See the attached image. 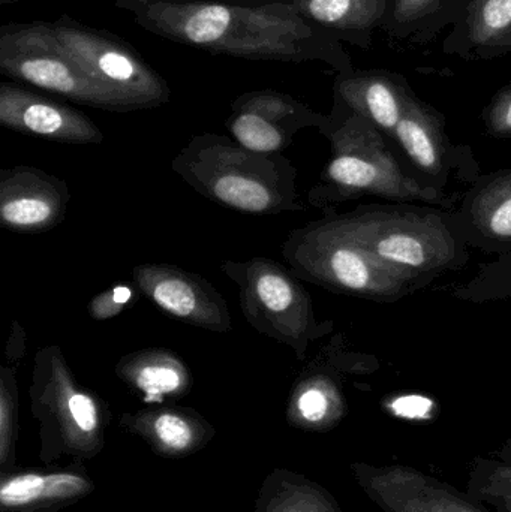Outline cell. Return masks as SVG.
Here are the masks:
<instances>
[{
    "mask_svg": "<svg viewBox=\"0 0 511 512\" xmlns=\"http://www.w3.org/2000/svg\"><path fill=\"white\" fill-rule=\"evenodd\" d=\"M119 5L149 32L212 53L273 62L315 57V30L293 3L236 6L119 0Z\"/></svg>",
    "mask_w": 511,
    "mask_h": 512,
    "instance_id": "obj_1",
    "label": "cell"
},
{
    "mask_svg": "<svg viewBox=\"0 0 511 512\" xmlns=\"http://www.w3.org/2000/svg\"><path fill=\"white\" fill-rule=\"evenodd\" d=\"M320 132L329 138L330 159L308 194L317 209L363 197L444 210L458 207L461 194L422 185L405 167L392 141L353 111L344 107L335 111Z\"/></svg>",
    "mask_w": 511,
    "mask_h": 512,
    "instance_id": "obj_2",
    "label": "cell"
},
{
    "mask_svg": "<svg viewBox=\"0 0 511 512\" xmlns=\"http://www.w3.org/2000/svg\"><path fill=\"white\" fill-rule=\"evenodd\" d=\"M327 209L357 245L422 289L470 262L455 210L411 203L366 204L347 213Z\"/></svg>",
    "mask_w": 511,
    "mask_h": 512,
    "instance_id": "obj_3",
    "label": "cell"
},
{
    "mask_svg": "<svg viewBox=\"0 0 511 512\" xmlns=\"http://www.w3.org/2000/svg\"><path fill=\"white\" fill-rule=\"evenodd\" d=\"M173 170L194 191L251 215L299 212L297 170L284 156L257 153L222 135L204 134L176 156Z\"/></svg>",
    "mask_w": 511,
    "mask_h": 512,
    "instance_id": "obj_4",
    "label": "cell"
},
{
    "mask_svg": "<svg viewBox=\"0 0 511 512\" xmlns=\"http://www.w3.org/2000/svg\"><path fill=\"white\" fill-rule=\"evenodd\" d=\"M321 212L323 218L294 230L282 246L300 280L380 304L396 303L422 289L357 245L327 207Z\"/></svg>",
    "mask_w": 511,
    "mask_h": 512,
    "instance_id": "obj_5",
    "label": "cell"
},
{
    "mask_svg": "<svg viewBox=\"0 0 511 512\" xmlns=\"http://www.w3.org/2000/svg\"><path fill=\"white\" fill-rule=\"evenodd\" d=\"M221 270L239 286L240 307L249 325L290 346L299 360H305L311 343L335 330V322L317 318L311 295L299 277L279 262L260 256L245 262L225 261Z\"/></svg>",
    "mask_w": 511,
    "mask_h": 512,
    "instance_id": "obj_6",
    "label": "cell"
},
{
    "mask_svg": "<svg viewBox=\"0 0 511 512\" xmlns=\"http://www.w3.org/2000/svg\"><path fill=\"white\" fill-rule=\"evenodd\" d=\"M51 26L72 59L123 111L155 108L170 101L167 81L131 45L69 17Z\"/></svg>",
    "mask_w": 511,
    "mask_h": 512,
    "instance_id": "obj_7",
    "label": "cell"
},
{
    "mask_svg": "<svg viewBox=\"0 0 511 512\" xmlns=\"http://www.w3.org/2000/svg\"><path fill=\"white\" fill-rule=\"evenodd\" d=\"M0 71L78 104L123 111L72 59L45 21L5 24L0 29Z\"/></svg>",
    "mask_w": 511,
    "mask_h": 512,
    "instance_id": "obj_8",
    "label": "cell"
},
{
    "mask_svg": "<svg viewBox=\"0 0 511 512\" xmlns=\"http://www.w3.org/2000/svg\"><path fill=\"white\" fill-rule=\"evenodd\" d=\"M405 167L428 188L447 192L453 183L471 185L482 174L473 149L453 143L438 111L411 96L392 140Z\"/></svg>",
    "mask_w": 511,
    "mask_h": 512,
    "instance_id": "obj_9",
    "label": "cell"
},
{
    "mask_svg": "<svg viewBox=\"0 0 511 512\" xmlns=\"http://www.w3.org/2000/svg\"><path fill=\"white\" fill-rule=\"evenodd\" d=\"M357 483L383 512H489L467 492L411 466L356 463Z\"/></svg>",
    "mask_w": 511,
    "mask_h": 512,
    "instance_id": "obj_10",
    "label": "cell"
},
{
    "mask_svg": "<svg viewBox=\"0 0 511 512\" xmlns=\"http://www.w3.org/2000/svg\"><path fill=\"white\" fill-rule=\"evenodd\" d=\"M138 291L168 315L215 333L231 330V315L221 292L204 277L176 265L141 264L132 268Z\"/></svg>",
    "mask_w": 511,
    "mask_h": 512,
    "instance_id": "obj_11",
    "label": "cell"
},
{
    "mask_svg": "<svg viewBox=\"0 0 511 512\" xmlns=\"http://www.w3.org/2000/svg\"><path fill=\"white\" fill-rule=\"evenodd\" d=\"M327 117L309 110L285 93L273 90L246 93L234 101L227 122L233 140L257 153H278L290 146L303 128L323 129Z\"/></svg>",
    "mask_w": 511,
    "mask_h": 512,
    "instance_id": "obj_12",
    "label": "cell"
},
{
    "mask_svg": "<svg viewBox=\"0 0 511 512\" xmlns=\"http://www.w3.org/2000/svg\"><path fill=\"white\" fill-rule=\"evenodd\" d=\"M71 192L63 180L32 167L0 173V224L17 233H44L62 224Z\"/></svg>",
    "mask_w": 511,
    "mask_h": 512,
    "instance_id": "obj_13",
    "label": "cell"
},
{
    "mask_svg": "<svg viewBox=\"0 0 511 512\" xmlns=\"http://www.w3.org/2000/svg\"><path fill=\"white\" fill-rule=\"evenodd\" d=\"M468 248L489 256L511 252V170L480 174L461 194L455 210Z\"/></svg>",
    "mask_w": 511,
    "mask_h": 512,
    "instance_id": "obj_14",
    "label": "cell"
},
{
    "mask_svg": "<svg viewBox=\"0 0 511 512\" xmlns=\"http://www.w3.org/2000/svg\"><path fill=\"white\" fill-rule=\"evenodd\" d=\"M0 125L21 134L69 144H99L101 129L74 108L20 87H0Z\"/></svg>",
    "mask_w": 511,
    "mask_h": 512,
    "instance_id": "obj_15",
    "label": "cell"
},
{
    "mask_svg": "<svg viewBox=\"0 0 511 512\" xmlns=\"http://www.w3.org/2000/svg\"><path fill=\"white\" fill-rule=\"evenodd\" d=\"M339 104L377 128L390 141L413 93L386 75L345 77L336 86Z\"/></svg>",
    "mask_w": 511,
    "mask_h": 512,
    "instance_id": "obj_16",
    "label": "cell"
},
{
    "mask_svg": "<svg viewBox=\"0 0 511 512\" xmlns=\"http://www.w3.org/2000/svg\"><path fill=\"white\" fill-rule=\"evenodd\" d=\"M117 373L141 391L146 402H161L165 396L180 393L189 382L185 363L170 349L131 352L119 361Z\"/></svg>",
    "mask_w": 511,
    "mask_h": 512,
    "instance_id": "obj_17",
    "label": "cell"
},
{
    "mask_svg": "<svg viewBox=\"0 0 511 512\" xmlns=\"http://www.w3.org/2000/svg\"><path fill=\"white\" fill-rule=\"evenodd\" d=\"M308 21L336 30L371 29L383 15L384 0H293Z\"/></svg>",
    "mask_w": 511,
    "mask_h": 512,
    "instance_id": "obj_18",
    "label": "cell"
},
{
    "mask_svg": "<svg viewBox=\"0 0 511 512\" xmlns=\"http://www.w3.org/2000/svg\"><path fill=\"white\" fill-rule=\"evenodd\" d=\"M465 492L497 512H511V463L495 457H476Z\"/></svg>",
    "mask_w": 511,
    "mask_h": 512,
    "instance_id": "obj_19",
    "label": "cell"
},
{
    "mask_svg": "<svg viewBox=\"0 0 511 512\" xmlns=\"http://www.w3.org/2000/svg\"><path fill=\"white\" fill-rule=\"evenodd\" d=\"M450 295L467 303L485 304L511 298V252L480 264L467 282L453 286Z\"/></svg>",
    "mask_w": 511,
    "mask_h": 512,
    "instance_id": "obj_20",
    "label": "cell"
},
{
    "mask_svg": "<svg viewBox=\"0 0 511 512\" xmlns=\"http://www.w3.org/2000/svg\"><path fill=\"white\" fill-rule=\"evenodd\" d=\"M474 44L494 47L511 41V0H474L468 12Z\"/></svg>",
    "mask_w": 511,
    "mask_h": 512,
    "instance_id": "obj_21",
    "label": "cell"
},
{
    "mask_svg": "<svg viewBox=\"0 0 511 512\" xmlns=\"http://www.w3.org/2000/svg\"><path fill=\"white\" fill-rule=\"evenodd\" d=\"M48 477L24 475L6 481L0 490V501L5 507L30 504L42 496H48Z\"/></svg>",
    "mask_w": 511,
    "mask_h": 512,
    "instance_id": "obj_22",
    "label": "cell"
},
{
    "mask_svg": "<svg viewBox=\"0 0 511 512\" xmlns=\"http://www.w3.org/2000/svg\"><path fill=\"white\" fill-rule=\"evenodd\" d=\"M135 301V289L117 285L93 297L89 303V313L95 321H107L125 312Z\"/></svg>",
    "mask_w": 511,
    "mask_h": 512,
    "instance_id": "obj_23",
    "label": "cell"
},
{
    "mask_svg": "<svg viewBox=\"0 0 511 512\" xmlns=\"http://www.w3.org/2000/svg\"><path fill=\"white\" fill-rule=\"evenodd\" d=\"M486 132L498 140H511V84L501 90L483 114Z\"/></svg>",
    "mask_w": 511,
    "mask_h": 512,
    "instance_id": "obj_24",
    "label": "cell"
},
{
    "mask_svg": "<svg viewBox=\"0 0 511 512\" xmlns=\"http://www.w3.org/2000/svg\"><path fill=\"white\" fill-rule=\"evenodd\" d=\"M153 429H155L159 441L173 450H183V448L189 447L194 438L188 421L180 415L170 414V412L159 414L153 423Z\"/></svg>",
    "mask_w": 511,
    "mask_h": 512,
    "instance_id": "obj_25",
    "label": "cell"
},
{
    "mask_svg": "<svg viewBox=\"0 0 511 512\" xmlns=\"http://www.w3.org/2000/svg\"><path fill=\"white\" fill-rule=\"evenodd\" d=\"M69 408H71L75 426L81 432L92 433L98 429V403L86 391H80L74 387V378H72L71 387H69Z\"/></svg>",
    "mask_w": 511,
    "mask_h": 512,
    "instance_id": "obj_26",
    "label": "cell"
},
{
    "mask_svg": "<svg viewBox=\"0 0 511 512\" xmlns=\"http://www.w3.org/2000/svg\"><path fill=\"white\" fill-rule=\"evenodd\" d=\"M440 0H395V15L401 23L416 21L431 12Z\"/></svg>",
    "mask_w": 511,
    "mask_h": 512,
    "instance_id": "obj_27",
    "label": "cell"
},
{
    "mask_svg": "<svg viewBox=\"0 0 511 512\" xmlns=\"http://www.w3.org/2000/svg\"><path fill=\"white\" fill-rule=\"evenodd\" d=\"M24 355H26V333H24V328L18 322H14L11 336H9L8 342H6L5 358L17 363Z\"/></svg>",
    "mask_w": 511,
    "mask_h": 512,
    "instance_id": "obj_28",
    "label": "cell"
},
{
    "mask_svg": "<svg viewBox=\"0 0 511 512\" xmlns=\"http://www.w3.org/2000/svg\"><path fill=\"white\" fill-rule=\"evenodd\" d=\"M495 459L503 460V462L511 463V438L504 442L503 447L494 453Z\"/></svg>",
    "mask_w": 511,
    "mask_h": 512,
    "instance_id": "obj_29",
    "label": "cell"
},
{
    "mask_svg": "<svg viewBox=\"0 0 511 512\" xmlns=\"http://www.w3.org/2000/svg\"><path fill=\"white\" fill-rule=\"evenodd\" d=\"M0 2H2V5H6V3L17 2V0H0Z\"/></svg>",
    "mask_w": 511,
    "mask_h": 512,
    "instance_id": "obj_30",
    "label": "cell"
}]
</instances>
